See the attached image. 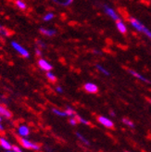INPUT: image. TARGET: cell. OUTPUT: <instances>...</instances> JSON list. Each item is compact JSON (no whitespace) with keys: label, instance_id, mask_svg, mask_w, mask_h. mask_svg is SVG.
I'll return each mask as SVG.
<instances>
[{"label":"cell","instance_id":"cb8c5ba5","mask_svg":"<svg viewBox=\"0 0 151 152\" xmlns=\"http://www.w3.org/2000/svg\"><path fill=\"white\" fill-rule=\"evenodd\" d=\"M0 34L3 35V36H9L10 34L9 32V30L6 29L5 27H3L2 25H0Z\"/></svg>","mask_w":151,"mask_h":152},{"label":"cell","instance_id":"7c38bea8","mask_svg":"<svg viewBox=\"0 0 151 152\" xmlns=\"http://www.w3.org/2000/svg\"><path fill=\"white\" fill-rule=\"evenodd\" d=\"M0 146H1L6 150L12 149V145L9 141H7L5 138H0Z\"/></svg>","mask_w":151,"mask_h":152},{"label":"cell","instance_id":"836d02e7","mask_svg":"<svg viewBox=\"0 0 151 152\" xmlns=\"http://www.w3.org/2000/svg\"><path fill=\"white\" fill-rule=\"evenodd\" d=\"M147 101H148V103L151 105V99H149V98H148V99H147Z\"/></svg>","mask_w":151,"mask_h":152},{"label":"cell","instance_id":"30bf717a","mask_svg":"<svg viewBox=\"0 0 151 152\" xmlns=\"http://www.w3.org/2000/svg\"><path fill=\"white\" fill-rule=\"evenodd\" d=\"M18 134L20 137H27L30 134V129L27 125H20L18 128Z\"/></svg>","mask_w":151,"mask_h":152},{"label":"cell","instance_id":"ffe728a7","mask_svg":"<svg viewBox=\"0 0 151 152\" xmlns=\"http://www.w3.org/2000/svg\"><path fill=\"white\" fill-rule=\"evenodd\" d=\"M122 121H123V124H124L126 126L130 127V128H132V129L134 128V124L133 123V121H132L130 119H128V118H123V119H122Z\"/></svg>","mask_w":151,"mask_h":152},{"label":"cell","instance_id":"ac0fdd59","mask_svg":"<svg viewBox=\"0 0 151 152\" xmlns=\"http://www.w3.org/2000/svg\"><path fill=\"white\" fill-rule=\"evenodd\" d=\"M46 76H47V78L49 82L51 83H56L57 82V77H56V75L53 73L52 72H47L46 73Z\"/></svg>","mask_w":151,"mask_h":152},{"label":"cell","instance_id":"7402d4cb","mask_svg":"<svg viewBox=\"0 0 151 152\" xmlns=\"http://www.w3.org/2000/svg\"><path fill=\"white\" fill-rule=\"evenodd\" d=\"M54 18H55V14H54V13H52V12H48V13H47V14L43 17V20H44V21H46V22H47V21L52 20Z\"/></svg>","mask_w":151,"mask_h":152},{"label":"cell","instance_id":"83f0119b","mask_svg":"<svg viewBox=\"0 0 151 152\" xmlns=\"http://www.w3.org/2000/svg\"><path fill=\"white\" fill-rule=\"evenodd\" d=\"M55 90H56V92L58 93V94H62L63 93V88L61 86H56Z\"/></svg>","mask_w":151,"mask_h":152},{"label":"cell","instance_id":"6da1fadb","mask_svg":"<svg viewBox=\"0 0 151 152\" xmlns=\"http://www.w3.org/2000/svg\"><path fill=\"white\" fill-rule=\"evenodd\" d=\"M128 21H129L130 25L135 30V31L140 34H145L149 40H151V30L148 29L142 21H140L138 19L134 17H129Z\"/></svg>","mask_w":151,"mask_h":152},{"label":"cell","instance_id":"3957f363","mask_svg":"<svg viewBox=\"0 0 151 152\" xmlns=\"http://www.w3.org/2000/svg\"><path fill=\"white\" fill-rule=\"evenodd\" d=\"M20 145L26 149H33V150H35V151H38L41 148L40 145H38V144H35V143H33L30 140L26 139L25 137L20 138Z\"/></svg>","mask_w":151,"mask_h":152},{"label":"cell","instance_id":"2e32d148","mask_svg":"<svg viewBox=\"0 0 151 152\" xmlns=\"http://www.w3.org/2000/svg\"><path fill=\"white\" fill-rule=\"evenodd\" d=\"M15 5H16L18 9H20L21 10H27V5L24 1H22V0H16V1H15Z\"/></svg>","mask_w":151,"mask_h":152},{"label":"cell","instance_id":"52a82bcc","mask_svg":"<svg viewBox=\"0 0 151 152\" xmlns=\"http://www.w3.org/2000/svg\"><path fill=\"white\" fill-rule=\"evenodd\" d=\"M84 90L89 94H96L97 92H98V86H97L94 83L88 82L84 85Z\"/></svg>","mask_w":151,"mask_h":152},{"label":"cell","instance_id":"484cf974","mask_svg":"<svg viewBox=\"0 0 151 152\" xmlns=\"http://www.w3.org/2000/svg\"><path fill=\"white\" fill-rule=\"evenodd\" d=\"M36 45H38L39 48H46V44H44V41H42V40H37Z\"/></svg>","mask_w":151,"mask_h":152},{"label":"cell","instance_id":"7a4b0ae2","mask_svg":"<svg viewBox=\"0 0 151 152\" xmlns=\"http://www.w3.org/2000/svg\"><path fill=\"white\" fill-rule=\"evenodd\" d=\"M103 10H104L105 14L107 15L109 18H110L111 20H113L116 21V20H118L120 19L119 13L114 9H113V7H109V5H104L103 6Z\"/></svg>","mask_w":151,"mask_h":152},{"label":"cell","instance_id":"44dd1931","mask_svg":"<svg viewBox=\"0 0 151 152\" xmlns=\"http://www.w3.org/2000/svg\"><path fill=\"white\" fill-rule=\"evenodd\" d=\"M65 111H66V113H67V116L68 117H74L75 115H76V111H75L72 108H71V107H67L66 108V110H65Z\"/></svg>","mask_w":151,"mask_h":152},{"label":"cell","instance_id":"f546056e","mask_svg":"<svg viewBox=\"0 0 151 152\" xmlns=\"http://www.w3.org/2000/svg\"><path fill=\"white\" fill-rule=\"evenodd\" d=\"M94 54H96V55H98V54H100V50H98V49H93V51H92Z\"/></svg>","mask_w":151,"mask_h":152},{"label":"cell","instance_id":"277c9868","mask_svg":"<svg viewBox=\"0 0 151 152\" xmlns=\"http://www.w3.org/2000/svg\"><path fill=\"white\" fill-rule=\"evenodd\" d=\"M11 47H12L15 50H16L21 57H23V58H30V53H29V51H28L26 48H24L22 47V45H21L20 44H19L18 42L12 41V42H11Z\"/></svg>","mask_w":151,"mask_h":152},{"label":"cell","instance_id":"d4e9b609","mask_svg":"<svg viewBox=\"0 0 151 152\" xmlns=\"http://www.w3.org/2000/svg\"><path fill=\"white\" fill-rule=\"evenodd\" d=\"M69 123H70V124H71V125H72V126H76V125L79 124V121H78L77 118L74 116V117H71V118H70Z\"/></svg>","mask_w":151,"mask_h":152},{"label":"cell","instance_id":"4fadbf2b","mask_svg":"<svg viewBox=\"0 0 151 152\" xmlns=\"http://www.w3.org/2000/svg\"><path fill=\"white\" fill-rule=\"evenodd\" d=\"M0 115L4 116L6 118H11L12 113L9 110H7L5 107H3V106L0 105Z\"/></svg>","mask_w":151,"mask_h":152},{"label":"cell","instance_id":"8992f818","mask_svg":"<svg viewBox=\"0 0 151 152\" xmlns=\"http://www.w3.org/2000/svg\"><path fill=\"white\" fill-rule=\"evenodd\" d=\"M37 64H38V67L40 69L44 72H51L52 69H53V66L50 62H48L47 59H44L43 58H40L38 59V61H37Z\"/></svg>","mask_w":151,"mask_h":152},{"label":"cell","instance_id":"5bb4252c","mask_svg":"<svg viewBox=\"0 0 151 152\" xmlns=\"http://www.w3.org/2000/svg\"><path fill=\"white\" fill-rule=\"evenodd\" d=\"M96 70L98 71L100 73H102L103 75H105V76H109L110 75V72L108 71L107 68H105L104 66H102L100 64H96Z\"/></svg>","mask_w":151,"mask_h":152},{"label":"cell","instance_id":"603a6c76","mask_svg":"<svg viewBox=\"0 0 151 152\" xmlns=\"http://www.w3.org/2000/svg\"><path fill=\"white\" fill-rule=\"evenodd\" d=\"M75 117L77 118V120H78V121H79V124H85V125H90L89 121H87V120H86V119H85V118H82V116L78 115V114H76V115H75Z\"/></svg>","mask_w":151,"mask_h":152},{"label":"cell","instance_id":"d590c367","mask_svg":"<svg viewBox=\"0 0 151 152\" xmlns=\"http://www.w3.org/2000/svg\"><path fill=\"white\" fill-rule=\"evenodd\" d=\"M125 152H130V151H125Z\"/></svg>","mask_w":151,"mask_h":152},{"label":"cell","instance_id":"d6986e66","mask_svg":"<svg viewBox=\"0 0 151 152\" xmlns=\"http://www.w3.org/2000/svg\"><path fill=\"white\" fill-rule=\"evenodd\" d=\"M74 0H58V3L60 6H63V7H70L72 3H73Z\"/></svg>","mask_w":151,"mask_h":152},{"label":"cell","instance_id":"e0dca14e","mask_svg":"<svg viewBox=\"0 0 151 152\" xmlns=\"http://www.w3.org/2000/svg\"><path fill=\"white\" fill-rule=\"evenodd\" d=\"M52 112L55 114V115L58 116V117H68L67 116V113L65 110H60L58 109H56V108H53L52 109Z\"/></svg>","mask_w":151,"mask_h":152},{"label":"cell","instance_id":"9a60e30c","mask_svg":"<svg viewBox=\"0 0 151 152\" xmlns=\"http://www.w3.org/2000/svg\"><path fill=\"white\" fill-rule=\"evenodd\" d=\"M75 134H76L77 138H78L82 144H84V145H85V146H90V142L87 140V138L85 137V136H84V135H82V134L81 133H79V132H77Z\"/></svg>","mask_w":151,"mask_h":152},{"label":"cell","instance_id":"e575fe53","mask_svg":"<svg viewBox=\"0 0 151 152\" xmlns=\"http://www.w3.org/2000/svg\"><path fill=\"white\" fill-rule=\"evenodd\" d=\"M1 121H2V118H1V116H0V123H1Z\"/></svg>","mask_w":151,"mask_h":152},{"label":"cell","instance_id":"ba28073f","mask_svg":"<svg viewBox=\"0 0 151 152\" xmlns=\"http://www.w3.org/2000/svg\"><path fill=\"white\" fill-rule=\"evenodd\" d=\"M128 72H129V73L133 76V77H134L135 79H137V80H139V81H141V82H143V83H151V82H150L147 78H146L144 75H142L141 73H139V72H136V71L132 70V69H129V70H128Z\"/></svg>","mask_w":151,"mask_h":152},{"label":"cell","instance_id":"f1b7e54d","mask_svg":"<svg viewBox=\"0 0 151 152\" xmlns=\"http://www.w3.org/2000/svg\"><path fill=\"white\" fill-rule=\"evenodd\" d=\"M12 149H13L15 152H22L21 149H20L18 146H12Z\"/></svg>","mask_w":151,"mask_h":152},{"label":"cell","instance_id":"1f68e13d","mask_svg":"<svg viewBox=\"0 0 151 152\" xmlns=\"http://www.w3.org/2000/svg\"><path fill=\"white\" fill-rule=\"evenodd\" d=\"M0 131H4V127L1 125V124H0Z\"/></svg>","mask_w":151,"mask_h":152},{"label":"cell","instance_id":"4dcf8cb0","mask_svg":"<svg viewBox=\"0 0 151 152\" xmlns=\"http://www.w3.org/2000/svg\"><path fill=\"white\" fill-rule=\"evenodd\" d=\"M109 114L112 116V117H114L115 115H116V113L114 112V111H112V110H110V112H109Z\"/></svg>","mask_w":151,"mask_h":152},{"label":"cell","instance_id":"8fae6325","mask_svg":"<svg viewBox=\"0 0 151 152\" xmlns=\"http://www.w3.org/2000/svg\"><path fill=\"white\" fill-rule=\"evenodd\" d=\"M39 31L40 33L44 35V36H47V37H53V36H55L57 34V31L54 29H48V28H40L39 29Z\"/></svg>","mask_w":151,"mask_h":152},{"label":"cell","instance_id":"9c48e42d","mask_svg":"<svg viewBox=\"0 0 151 152\" xmlns=\"http://www.w3.org/2000/svg\"><path fill=\"white\" fill-rule=\"evenodd\" d=\"M116 28L122 34H125L128 32V27H127L126 23L124 22V20H122V19L116 20Z\"/></svg>","mask_w":151,"mask_h":152},{"label":"cell","instance_id":"d6a6232c","mask_svg":"<svg viewBox=\"0 0 151 152\" xmlns=\"http://www.w3.org/2000/svg\"><path fill=\"white\" fill-rule=\"evenodd\" d=\"M6 152H15L13 149H9V150H6Z\"/></svg>","mask_w":151,"mask_h":152},{"label":"cell","instance_id":"4316f807","mask_svg":"<svg viewBox=\"0 0 151 152\" xmlns=\"http://www.w3.org/2000/svg\"><path fill=\"white\" fill-rule=\"evenodd\" d=\"M35 54H36V56L41 57V56H42V50H41V48H35Z\"/></svg>","mask_w":151,"mask_h":152},{"label":"cell","instance_id":"5b68a950","mask_svg":"<svg viewBox=\"0 0 151 152\" xmlns=\"http://www.w3.org/2000/svg\"><path fill=\"white\" fill-rule=\"evenodd\" d=\"M97 121L104 127H106L107 129H113L115 127L114 123L108 117H105V116H98L97 117Z\"/></svg>","mask_w":151,"mask_h":152}]
</instances>
